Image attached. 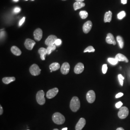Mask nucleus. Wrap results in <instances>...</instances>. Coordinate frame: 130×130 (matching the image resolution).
<instances>
[{
  "instance_id": "nucleus-1",
  "label": "nucleus",
  "mask_w": 130,
  "mask_h": 130,
  "mask_svg": "<svg viewBox=\"0 0 130 130\" xmlns=\"http://www.w3.org/2000/svg\"><path fill=\"white\" fill-rule=\"evenodd\" d=\"M70 108L73 112L77 111L80 108V101L77 96H74L70 101Z\"/></svg>"
},
{
  "instance_id": "nucleus-2",
  "label": "nucleus",
  "mask_w": 130,
  "mask_h": 130,
  "mask_svg": "<svg viewBox=\"0 0 130 130\" xmlns=\"http://www.w3.org/2000/svg\"><path fill=\"white\" fill-rule=\"evenodd\" d=\"M52 119L55 123L58 125L63 124L65 121V117L59 112H56L53 114Z\"/></svg>"
},
{
  "instance_id": "nucleus-3",
  "label": "nucleus",
  "mask_w": 130,
  "mask_h": 130,
  "mask_svg": "<svg viewBox=\"0 0 130 130\" xmlns=\"http://www.w3.org/2000/svg\"><path fill=\"white\" fill-rule=\"evenodd\" d=\"M44 92L43 90H40L36 94V100L39 105H43L45 103L44 98Z\"/></svg>"
},
{
  "instance_id": "nucleus-4",
  "label": "nucleus",
  "mask_w": 130,
  "mask_h": 130,
  "mask_svg": "<svg viewBox=\"0 0 130 130\" xmlns=\"http://www.w3.org/2000/svg\"><path fill=\"white\" fill-rule=\"evenodd\" d=\"M129 109L126 106H123L119 108V110L118 112V117L121 119H124L129 115Z\"/></svg>"
},
{
  "instance_id": "nucleus-5",
  "label": "nucleus",
  "mask_w": 130,
  "mask_h": 130,
  "mask_svg": "<svg viewBox=\"0 0 130 130\" xmlns=\"http://www.w3.org/2000/svg\"><path fill=\"white\" fill-rule=\"evenodd\" d=\"M30 71L31 75L33 76H38L41 73V69L39 68L37 64H33L30 68Z\"/></svg>"
},
{
  "instance_id": "nucleus-6",
  "label": "nucleus",
  "mask_w": 130,
  "mask_h": 130,
  "mask_svg": "<svg viewBox=\"0 0 130 130\" xmlns=\"http://www.w3.org/2000/svg\"><path fill=\"white\" fill-rule=\"evenodd\" d=\"M86 99L89 103H93L95 100V93L93 90H90L87 93Z\"/></svg>"
},
{
  "instance_id": "nucleus-7",
  "label": "nucleus",
  "mask_w": 130,
  "mask_h": 130,
  "mask_svg": "<svg viewBox=\"0 0 130 130\" xmlns=\"http://www.w3.org/2000/svg\"><path fill=\"white\" fill-rule=\"evenodd\" d=\"M36 44L35 41L33 40L30 39H27L25 41L24 45L25 47L28 50H31L33 48L34 46Z\"/></svg>"
},
{
  "instance_id": "nucleus-8",
  "label": "nucleus",
  "mask_w": 130,
  "mask_h": 130,
  "mask_svg": "<svg viewBox=\"0 0 130 130\" xmlns=\"http://www.w3.org/2000/svg\"><path fill=\"white\" fill-rule=\"evenodd\" d=\"M58 93V89L57 88H54L52 89L49 90L46 93V97L49 98L51 99L56 96V95Z\"/></svg>"
},
{
  "instance_id": "nucleus-9",
  "label": "nucleus",
  "mask_w": 130,
  "mask_h": 130,
  "mask_svg": "<svg viewBox=\"0 0 130 130\" xmlns=\"http://www.w3.org/2000/svg\"><path fill=\"white\" fill-rule=\"evenodd\" d=\"M92 22L91 21H88L85 22L82 27V30L84 33H88L91 31L92 28Z\"/></svg>"
},
{
  "instance_id": "nucleus-10",
  "label": "nucleus",
  "mask_w": 130,
  "mask_h": 130,
  "mask_svg": "<svg viewBox=\"0 0 130 130\" xmlns=\"http://www.w3.org/2000/svg\"><path fill=\"white\" fill-rule=\"evenodd\" d=\"M84 65L81 63H78L75 67L74 71L75 74H79L81 73L84 70Z\"/></svg>"
},
{
  "instance_id": "nucleus-11",
  "label": "nucleus",
  "mask_w": 130,
  "mask_h": 130,
  "mask_svg": "<svg viewBox=\"0 0 130 130\" xmlns=\"http://www.w3.org/2000/svg\"><path fill=\"white\" fill-rule=\"evenodd\" d=\"M86 124V120L84 118H81L79 119V121L75 126V130H81Z\"/></svg>"
},
{
  "instance_id": "nucleus-12",
  "label": "nucleus",
  "mask_w": 130,
  "mask_h": 130,
  "mask_svg": "<svg viewBox=\"0 0 130 130\" xmlns=\"http://www.w3.org/2000/svg\"><path fill=\"white\" fill-rule=\"evenodd\" d=\"M57 39V37L54 35H51L48 36V37L46 39V40L45 41V43L46 45L49 46L52 44H55V43L56 42V40Z\"/></svg>"
},
{
  "instance_id": "nucleus-13",
  "label": "nucleus",
  "mask_w": 130,
  "mask_h": 130,
  "mask_svg": "<svg viewBox=\"0 0 130 130\" xmlns=\"http://www.w3.org/2000/svg\"><path fill=\"white\" fill-rule=\"evenodd\" d=\"M34 37L35 40L40 41L43 37V31L41 29H37L34 31Z\"/></svg>"
},
{
  "instance_id": "nucleus-14",
  "label": "nucleus",
  "mask_w": 130,
  "mask_h": 130,
  "mask_svg": "<svg viewBox=\"0 0 130 130\" xmlns=\"http://www.w3.org/2000/svg\"><path fill=\"white\" fill-rule=\"evenodd\" d=\"M70 69V65L68 62L64 63L61 67V72L63 74H68Z\"/></svg>"
},
{
  "instance_id": "nucleus-15",
  "label": "nucleus",
  "mask_w": 130,
  "mask_h": 130,
  "mask_svg": "<svg viewBox=\"0 0 130 130\" xmlns=\"http://www.w3.org/2000/svg\"><path fill=\"white\" fill-rule=\"evenodd\" d=\"M105 41L106 43L110 44H113V45H116V42L115 40L114 36L111 33H108L107 34L106 37L105 39Z\"/></svg>"
},
{
  "instance_id": "nucleus-16",
  "label": "nucleus",
  "mask_w": 130,
  "mask_h": 130,
  "mask_svg": "<svg viewBox=\"0 0 130 130\" xmlns=\"http://www.w3.org/2000/svg\"><path fill=\"white\" fill-rule=\"evenodd\" d=\"M38 53L40 55L41 59L42 60H45V56L47 54V49L44 48H41L38 50Z\"/></svg>"
},
{
  "instance_id": "nucleus-17",
  "label": "nucleus",
  "mask_w": 130,
  "mask_h": 130,
  "mask_svg": "<svg viewBox=\"0 0 130 130\" xmlns=\"http://www.w3.org/2000/svg\"><path fill=\"white\" fill-rule=\"evenodd\" d=\"M115 58L118 60V61H124L126 63L129 62L128 58L125 56L121 54H118L115 56Z\"/></svg>"
},
{
  "instance_id": "nucleus-18",
  "label": "nucleus",
  "mask_w": 130,
  "mask_h": 130,
  "mask_svg": "<svg viewBox=\"0 0 130 130\" xmlns=\"http://www.w3.org/2000/svg\"><path fill=\"white\" fill-rule=\"evenodd\" d=\"M112 17V13L110 11H109L105 13L104 16V22L105 23L110 22V21H111Z\"/></svg>"
},
{
  "instance_id": "nucleus-19",
  "label": "nucleus",
  "mask_w": 130,
  "mask_h": 130,
  "mask_svg": "<svg viewBox=\"0 0 130 130\" xmlns=\"http://www.w3.org/2000/svg\"><path fill=\"white\" fill-rule=\"evenodd\" d=\"M13 54L16 56H19L21 55V51L19 48L16 46H13L11 48Z\"/></svg>"
},
{
  "instance_id": "nucleus-20",
  "label": "nucleus",
  "mask_w": 130,
  "mask_h": 130,
  "mask_svg": "<svg viewBox=\"0 0 130 130\" xmlns=\"http://www.w3.org/2000/svg\"><path fill=\"white\" fill-rule=\"evenodd\" d=\"M85 3H83V2H75L74 5H73V7H74V10H77L78 9H80L81 8L83 7L84 6H85Z\"/></svg>"
},
{
  "instance_id": "nucleus-21",
  "label": "nucleus",
  "mask_w": 130,
  "mask_h": 130,
  "mask_svg": "<svg viewBox=\"0 0 130 130\" xmlns=\"http://www.w3.org/2000/svg\"><path fill=\"white\" fill-rule=\"evenodd\" d=\"M60 64L57 62L53 63L51 64L49 66V68L51 70H52L53 71L57 70L58 69L60 68Z\"/></svg>"
},
{
  "instance_id": "nucleus-22",
  "label": "nucleus",
  "mask_w": 130,
  "mask_h": 130,
  "mask_svg": "<svg viewBox=\"0 0 130 130\" xmlns=\"http://www.w3.org/2000/svg\"><path fill=\"white\" fill-rule=\"evenodd\" d=\"M3 81L4 83L8 84L13 81L16 80V78L14 77H5L3 79Z\"/></svg>"
},
{
  "instance_id": "nucleus-23",
  "label": "nucleus",
  "mask_w": 130,
  "mask_h": 130,
  "mask_svg": "<svg viewBox=\"0 0 130 130\" xmlns=\"http://www.w3.org/2000/svg\"><path fill=\"white\" fill-rule=\"evenodd\" d=\"M56 49V45L54 44H52V45H50L48 46L47 48V55H49L51 54V53L55 51Z\"/></svg>"
},
{
  "instance_id": "nucleus-24",
  "label": "nucleus",
  "mask_w": 130,
  "mask_h": 130,
  "mask_svg": "<svg viewBox=\"0 0 130 130\" xmlns=\"http://www.w3.org/2000/svg\"><path fill=\"white\" fill-rule=\"evenodd\" d=\"M117 42H118V43L119 44V47L121 49H122L124 47V41H123V40L122 38L120 36H118L117 37Z\"/></svg>"
},
{
  "instance_id": "nucleus-25",
  "label": "nucleus",
  "mask_w": 130,
  "mask_h": 130,
  "mask_svg": "<svg viewBox=\"0 0 130 130\" xmlns=\"http://www.w3.org/2000/svg\"><path fill=\"white\" fill-rule=\"evenodd\" d=\"M107 61L112 65H117L118 62L115 58H108L107 59Z\"/></svg>"
},
{
  "instance_id": "nucleus-26",
  "label": "nucleus",
  "mask_w": 130,
  "mask_h": 130,
  "mask_svg": "<svg viewBox=\"0 0 130 130\" xmlns=\"http://www.w3.org/2000/svg\"><path fill=\"white\" fill-rule=\"evenodd\" d=\"M79 14L81 19H86L88 16V14L86 11H81Z\"/></svg>"
},
{
  "instance_id": "nucleus-27",
  "label": "nucleus",
  "mask_w": 130,
  "mask_h": 130,
  "mask_svg": "<svg viewBox=\"0 0 130 130\" xmlns=\"http://www.w3.org/2000/svg\"><path fill=\"white\" fill-rule=\"evenodd\" d=\"M125 16H126V13L124 11H122L120 12L117 15L118 19L120 20L123 19Z\"/></svg>"
},
{
  "instance_id": "nucleus-28",
  "label": "nucleus",
  "mask_w": 130,
  "mask_h": 130,
  "mask_svg": "<svg viewBox=\"0 0 130 130\" xmlns=\"http://www.w3.org/2000/svg\"><path fill=\"white\" fill-rule=\"evenodd\" d=\"M95 49H94V48L92 46H89L88 47H87L85 49L84 51V53H86V52H89V53H91V52H94Z\"/></svg>"
},
{
  "instance_id": "nucleus-29",
  "label": "nucleus",
  "mask_w": 130,
  "mask_h": 130,
  "mask_svg": "<svg viewBox=\"0 0 130 130\" xmlns=\"http://www.w3.org/2000/svg\"><path fill=\"white\" fill-rule=\"evenodd\" d=\"M107 70V66L106 64H104L102 66V72L103 74H105Z\"/></svg>"
},
{
  "instance_id": "nucleus-30",
  "label": "nucleus",
  "mask_w": 130,
  "mask_h": 130,
  "mask_svg": "<svg viewBox=\"0 0 130 130\" xmlns=\"http://www.w3.org/2000/svg\"><path fill=\"white\" fill-rule=\"evenodd\" d=\"M62 43V41L60 39H57L55 42V44L56 45V46H59Z\"/></svg>"
},
{
  "instance_id": "nucleus-31",
  "label": "nucleus",
  "mask_w": 130,
  "mask_h": 130,
  "mask_svg": "<svg viewBox=\"0 0 130 130\" xmlns=\"http://www.w3.org/2000/svg\"><path fill=\"white\" fill-rule=\"evenodd\" d=\"M122 105H123V103H122L121 102L119 101V102H118L116 104L115 106H116V108H120V107H121Z\"/></svg>"
},
{
  "instance_id": "nucleus-32",
  "label": "nucleus",
  "mask_w": 130,
  "mask_h": 130,
  "mask_svg": "<svg viewBox=\"0 0 130 130\" xmlns=\"http://www.w3.org/2000/svg\"><path fill=\"white\" fill-rule=\"evenodd\" d=\"M25 17H23L22 19H21L20 20V21H19V26H22V24L24 23V22H25Z\"/></svg>"
},
{
  "instance_id": "nucleus-33",
  "label": "nucleus",
  "mask_w": 130,
  "mask_h": 130,
  "mask_svg": "<svg viewBox=\"0 0 130 130\" xmlns=\"http://www.w3.org/2000/svg\"><path fill=\"white\" fill-rule=\"evenodd\" d=\"M21 11V9L19 7H16L14 10V12L15 13H18Z\"/></svg>"
},
{
  "instance_id": "nucleus-34",
  "label": "nucleus",
  "mask_w": 130,
  "mask_h": 130,
  "mask_svg": "<svg viewBox=\"0 0 130 130\" xmlns=\"http://www.w3.org/2000/svg\"><path fill=\"white\" fill-rule=\"evenodd\" d=\"M123 95V93H118V94H116V98H119L121 96H122Z\"/></svg>"
},
{
  "instance_id": "nucleus-35",
  "label": "nucleus",
  "mask_w": 130,
  "mask_h": 130,
  "mask_svg": "<svg viewBox=\"0 0 130 130\" xmlns=\"http://www.w3.org/2000/svg\"><path fill=\"white\" fill-rule=\"evenodd\" d=\"M118 81H119V83H120L121 86H122L123 84V80L122 79L119 78H118Z\"/></svg>"
},
{
  "instance_id": "nucleus-36",
  "label": "nucleus",
  "mask_w": 130,
  "mask_h": 130,
  "mask_svg": "<svg viewBox=\"0 0 130 130\" xmlns=\"http://www.w3.org/2000/svg\"><path fill=\"white\" fill-rule=\"evenodd\" d=\"M3 113V107L1 105L0 106V115H2Z\"/></svg>"
},
{
  "instance_id": "nucleus-37",
  "label": "nucleus",
  "mask_w": 130,
  "mask_h": 130,
  "mask_svg": "<svg viewBox=\"0 0 130 130\" xmlns=\"http://www.w3.org/2000/svg\"><path fill=\"white\" fill-rule=\"evenodd\" d=\"M121 3L123 5H125L127 4V0H121Z\"/></svg>"
},
{
  "instance_id": "nucleus-38",
  "label": "nucleus",
  "mask_w": 130,
  "mask_h": 130,
  "mask_svg": "<svg viewBox=\"0 0 130 130\" xmlns=\"http://www.w3.org/2000/svg\"><path fill=\"white\" fill-rule=\"evenodd\" d=\"M118 78H119L122 79L123 80L124 79V77L123 76H122V75L121 74H119L118 75Z\"/></svg>"
},
{
  "instance_id": "nucleus-39",
  "label": "nucleus",
  "mask_w": 130,
  "mask_h": 130,
  "mask_svg": "<svg viewBox=\"0 0 130 130\" xmlns=\"http://www.w3.org/2000/svg\"><path fill=\"white\" fill-rule=\"evenodd\" d=\"M116 130H124V129L123 128H122V127H119V128H117Z\"/></svg>"
},
{
  "instance_id": "nucleus-40",
  "label": "nucleus",
  "mask_w": 130,
  "mask_h": 130,
  "mask_svg": "<svg viewBox=\"0 0 130 130\" xmlns=\"http://www.w3.org/2000/svg\"><path fill=\"white\" fill-rule=\"evenodd\" d=\"M84 0H76V2H83Z\"/></svg>"
},
{
  "instance_id": "nucleus-41",
  "label": "nucleus",
  "mask_w": 130,
  "mask_h": 130,
  "mask_svg": "<svg viewBox=\"0 0 130 130\" xmlns=\"http://www.w3.org/2000/svg\"><path fill=\"white\" fill-rule=\"evenodd\" d=\"M62 130H68V128H64L62 129Z\"/></svg>"
},
{
  "instance_id": "nucleus-42",
  "label": "nucleus",
  "mask_w": 130,
  "mask_h": 130,
  "mask_svg": "<svg viewBox=\"0 0 130 130\" xmlns=\"http://www.w3.org/2000/svg\"><path fill=\"white\" fill-rule=\"evenodd\" d=\"M19 0H14V1H15V2H18Z\"/></svg>"
},
{
  "instance_id": "nucleus-43",
  "label": "nucleus",
  "mask_w": 130,
  "mask_h": 130,
  "mask_svg": "<svg viewBox=\"0 0 130 130\" xmlns=\"http://www.w3.org/2000/svg\"><path fill=\"white\" fill-rule=\"evenodd\" d=\"M53 130H59L58 129H54Z\"/></svg>"
},
{
  "instance_id": "nucleus-44",
  "label": "nucleus",
  "mask_w": 130,
  "mask_h": 130,
  "mask_svg": "<svg viewBox=\"0 0 130 130\" xmlns=\"http://www.w3.org/2000/svg\"><path fill=\"white\" fill-rule=\"evenodd\" d=\"M50 72H53V71H52V70H51V71H50Z\"/></svg>"
},
{
  "instance_id": "nucleus-45",
  "label": "nucleus",
  "mask_w": 130,
  "mask_h": 130,
  "mask_svg": "<svg viewBox=\"0 0 130 130\" xmlns=\"http://www.w3.org/2000/svg\"><path fill=\"white\" fill-rule=\"evenodd\" d=\"M62 1H66V0H62Z\"/></svg>"
},
{
  "instance_id": "nucleus-46",
  "label": "nucleus",
  "mask_w": 130,
  "mask_h": 130,
  "mask_svg": "<svg viewBox=\"0 0 130 130\" xmlns=\"http://www.w3.org/2000/svg\"><path fill=\"white\" fill-rule=\"evenodd\" d=\"M25 1H28V0H25Z\"/></svg>"
},
{
  "instance_id": "nucleus-47",
  "label": "nucleus",
  "mask_w": 130,
  "mask_h": 130,
  "mask_svg": "<svg viewBox=\"0 0 130 130\" xmlns=\"http://www.w3.org/2000/svg\"><path fill=\"white\" fill-rule=\"evenodd\" d=\"M32 1H34V0H32Z\"/></svg>"
},
{
  "instance_id": "nucleus-48",
  "label": "nucleus",
  "mask_w": 130,
  "mask_h": 130,
  "mask_svg": "<svg viewBox=\"0 0 130 130\" xmlns=\"http://www.w3.org/2000/svg\"></svg>"
}]
</instances>
